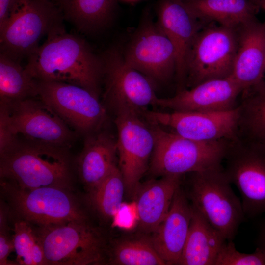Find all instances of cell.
<instances>
[{"label":"cell","instance_id":"4316f807","mask_svg":"<svg viewBox=\"0 0 265 265\" xmlns=\"http://www.w3.org/2000/svg\"><path fill=\"white\" fill-rule=\"evenodd\" d=\"M125 192L123 176L116 166L101 183L88 191L87 200L101 217L109 220L118 213Z\"/></svg>","mask_w":265,"mask_h":265},{"label":"cell","instance_id":"4fadbf2b","mask_svg":"<svg viewBox=\"0 0 265 265\" xmlns=\"http://www.w3.org/2000/svg\"><path fill=\"white\" fill-rule=\"evenodd\" d=\"M36 97L0 100L7 108L13 133L27 140L69 148L76 132L48 105Z\"/></svg>","mask_w":265,"mask_h":265},{"label":"cell","instance_id":"484cf974","mask_svg":"<svg viewBox=\"0 0 265 265\" xmlns=\"http://www.w3.org/2000/svg\"><path fill=\"white\" fill-rule=\"evenodd\" d=\"M38 96L37 81L20 62L0 53V99L15 101Z\"/></svg>","mask_w":265,"mask_h":265},{"label":"cell","instance_id":"836d02e7","mask_svg":"<svg viewBox=\"0 0 265 265\" xmlns=\"http://www.w3.org/2000/svg\"><path fill=\"white\" fill-rule=\"evenodd\" d=\"M256 247L259 248L265 253V220L260 229L256 240Z\"/></svg>","mask_w":265,"mask_h":265},{"label":"cell","instance_id":"8fae6325","mask_svg":"<svg viewBox=\"0 0 265 265\" xmlns=\"http://www.w3.org/2000/svg\"><path fill=\"white\" fill-rule=\"evenodd\" d=\"M37 81V97L76 132H96L106 119L99 97L81 87L64 82Z\"/></svg>","mask_w":265,"mask_h":265},{"label":"cell","instance_id":"e0dca14e","mask_svg":"<svg viewBox=\"0 0 265 265\" xmlns=\"http://www.w3.org/2000/svg\"><path fill=\"white\" fill-rule=\"evenodd\" d=\"M157 23L175 49L179 91L185 89L187 57L196 36L205 25L183 0H161L158 8Z\"/></svg>","mask_w":265,"mask_h":265},{"label":"cell","instance_id":"83f0119b","mask_svg":"<svg viewBox=\"0 0 265 265\" xmlns=\"http://www.w3.org/2000/svg\"><path fill=\"white\" fill-rule=\"evenodd\" d=\"M108 263L117 265H164L149 238L116 241L109 250Z\"/></svg>","mask_w":265,"mask_h":265},{"label":"cell","instance_id":"6da1fadb","mask_svg":"<svg viewBox=\"0 0 265 265\" xmlns=\"http://www.w3.org/2000/svg\"><path fill=\"white\" fill-rule=\"evenodd\" d=\"M27 58L25 68L39 81L77 85L99 97L103 80V62L86 41L68 33L64 25L53 30Z\"/></svg>","mask_w":265,"mask_h":265},{"label":"cell","instance_id":"7c38bea8","mask_svg":"<svg viewBox=\"0 0 265 265\" xmlns=\"http://www.w3.org/2000/svg\"><path fill=\"white\" fill-rule=\"evenodd\" d=\"M116 140L119 168L125 192L134 196L140 180L149 167L154 147V136L148 122L134 112H116Z\"/></svg>","mask_w":265,"mask_h":265},{"label":"cell","instance_id":"5b68a950","mask_svg":"<svg viewBox=\"0 0 265 265\" xmlns=\"http://www.w3.org/2000/svg\"><path fill=\"white\" fill-rule=\"evenodd\" d=\"M64 19L58 4L50 0H16L0 29V53L19 62L27 58Z\"/></svg>","mask_w":265,"mask_h":265},{"label":"cell","instance_id":"2e32d148","mask_svg":"<svg viewBox=\"0 0 265 265\" xmlns=\"http://www.w3.org/2000/svg\"><path fill=\"white\" fill-rule=\"evenodd\" d=\"M243 90L230 77L210 80L178 91L169 98H158L156 105L176 111L216 112L236 108Z\"/></svg>","mask_w":265,"mask_h":265},{"label":"cell","instance_id":"1f68e13d","mask_svg":"<svg viewBox=\"0 0 265 265\" xmlns=\"http://www.w3.org/2000/svg\"><path fill=\"white\" fill-rule=\"evenodd\" d=\"M9 229H0V265H15L16 262L8 260L10 253L14 250L12 236L9 233Z\"/></svg>","mask_w":265,"mask_h":265},{"label":"cell","instance_id":"7402d4cb","mask_svg":"<svg viewBox=\"0 0 265 265\" xmlns=\"http://www.w3.org/2000/svg\"><path fill=\"white\" fill-rule=\"evenodd\" d=\"M226 240L193 207L188 233L179 265H214L219 251Z\"/></svg>","mask_w":265,"mask_h":265},{"label":"cell","instance_id":"5bb4252c","mask_svg":"<svg viewBox=\"0 0 265 265\" xmlns=\"http://www.w3.org/2000/svg\"><path fill=\"white\" fill-rule=\"evenodd\" d=\"M123 56L128 65L152 81H165L176 72L174 47L157 22H143Z\"/></svg>","mask_w":265,"mask_h":265},{"label":"cell","instance_id":"8992f818","mask_svg":"<svg viewBox=\"0 0 265 265\" xmlns=\"http://www.w3.org/2000/svg\"><path fill=\"white\" fill-rule=\"evenodd\" d=\"M36 228L47 265H97L105 258V238L88 219Z\"/></svg>","mask_w":265,"mask_h":265},{"label":"cell","instance_id":"74e56055","mask_svg":"<svg viewBox=\"0 0 265 265\" xmlns=\"http://www.w3.org/2000/svg\"></svg>","mask_w":265,"mask_h":265},{"label":"cell","instance_id":"30bf717a","mask_svg":"<svg viewBox=\"0 0 265 265\" xmlns=\"http://www.w3.org/2000/svg\"><path fill=\"white\" fill-rule=\"evenodd\" d=\"M104 97L116 112L130 111L142 115L148 106L156 105L158 98L153 81L128 65L115 47L101 56Z\"/></svg>","mask_w":265,"mask_h":265},{"label":"cell","instance_id":"d6986e66","mask_svg":"<svg viewBox=\"0 0 265 265\" xmlns=\"http://www.w3.org/2000/svg\"><path fill=\"white\" fill-rule=\"evenodd\" d=\"M237 32L238 46L230 77L243 91L264 79L265 22L256 19L241 26Z\"/></svg>","mask_w":265,"mask_h":265},{"label":"cell","instance_id":"ba28073f","mask_svg":"<svg viewBox=\"0 0 265 265\" xmlns=\"http://www.w3.org/2000/svg\"><path fill=\"white\" fill-rule=\"evenodd\" d=\"M224 172L241 196L245 217L265 212V142L238 136L230 140L224 159Z\"/></svg>","mask_w":265,"mask_h":265},{"label":"cell","instance_id":"d590c367","mask_svg":"<svg viewBox=\"0 0 265 265\" xmlns=\"http://www.w3.org/2000/svg\"><path fill=\"white\" fill-rule=\"evenodd\" d=\"M53 2H55L56 3L57 2H58L59 0H50Z\"/></svg>","mask_w":265,"mask_h":265},{"label":"cell","instance_id":"e575fe53","mask_svg":"<svg viewBox=\"0 0 265 265\" xmlns=\"http://www.w3.org/2000/svg\"><path fill=\"white\" fill-rule=\"evenodd\" d=\"M259 8H262L265 11V0H250Z\"/></svg>","mask_w":265,"mask_h":265},{"label":"cell","instance_id":"f1b7e54d","mask_svg":"<svg viewBox=\"0 0 265 265\" xmlns=\"http://www.w3.org/2000/svg\"><path fill=\"white\" fill-rule=\"evenodd\" d=\"M30 224L19 219L14 222L12 238L16 262L21 265H47L43 248Z\"/></svg>","mask_w":265,"mask_h":265},{"label":"cell","instance_id":"ac0fdd59","mask_svg":"<svg viewBox=\"0 0 265 265\" xmlns=\"http://www.w3.org/2000/svg\"><path fill=\"white\" fill-rule=\"evenodd\" d=\"M192 212L193 207L181 185L176 190L166 216L150 238L166 265H179Z\"/></svg>","mask_w":265,"mask_h":265},{"label":"cell","instance_id":"44dd1931","mask_svg":"<svg viewBox=\"0 0 265 265\" xmlns=\"http://www.w3.org/2000/svg\"><path fill=\"white\" fill-rule=\"evenodd\" d=\"M182 176H162L139 184L134 196L139 226L152 232L166 216Z\"/></svg>","mask_w":265,"mask_h":265},{"label":"cell","instance_id":"d6a6232c","mask_svg":"<svg viewBox=\"0 0 265 265\" xmlns=\"http://www.w3.org/2000/svg\"><path fill=\"white\" fill-rule=\"evenodd\" d=\"M16 0H0V29L8 18Z\"/></svg>","mask_w":265,"mask_h":265},{"label":"cell","instance_id":"277c9868","mask_svg":"<svg viewBox=\"0 0 265 265\" xmlns=\"http://www.w3.org/2000/svg\"><path fill=\"white\" fill-rule=\"evenodd\" d=\"M186 195L195 208L227 240H233L245 215L223 166L187 174Z\"/></svg>","mask_w":265,"mask_h":265},{"label":"cell","instance_id":"d4e9b609","mask_svg":"<svg viewBox=\"0 0 265 265\" xmlns=\"http://www.w3.org/2000/svg\"><path fill=\"white\" fill-rule=\"evenodd\" d=\"M241 95L238 105V136L265 142V79Z\"/></svg>","mask_w":265,"mask_h":265},{"label":"cell","instance_id":"9c48e42d","mask_svg":"<svg viewBox=\"0 0 265 265\" xmlns=\"http://www.w3.org/2000/svg\"><path fill=\"white\" fill-rule=\"evenodd\" d=\"M238 46L237 30L209 24L198 32L186 64V86L229 77Z\"/></svg>","mask_w":265,"mask_h":265},{"label":"cell","instance_id":"3957f363","mask_svg":"<svg viewBox=\"0 0 265 265\" xmlns=\"http://www.w3.org/2000/svg\"><path fill=\"white\" fill-rule=\"evenodd\" d=\"M147 121L154 136L149 164L152 174L183 176L222 166L230 140L195 141Z\"/></svg>","mask_w":265,"mask_h":265},{"label":"cell","instance_id":"8d00e7d4","mask_svg":"<svg viewBox=\"0 0 265 265\" xmlns=\"http://www.w3.org/2000/svg\"></svg>","mask_w":265,"mask_h":265},{"label":"cell","instance_id":"9a60e30c","mask_svg":"<svg viewBox=\"0 0 265 265\" xmlns=\"http://www.w3.org/2000/svg\"><path fill=\"white\" fill-rule=\"evenodd\" d=\"M146 120L191 140L209 142L231 140L238 136V109L216 112L145 110Z\"/></svg>","mask_w":265,"mask_h":265},{"label":"cell","instance_id":"52a82bcc","mask_svg":"<svg viewBox=\"0 0 265 265\" xmlns=\"http://www.w3.org/2000/svg\"><path fill=\"white\" fill-rule=\"evenodd\" d=\"M0 186L17 219L37 226L88 219L72 190L55 187L25 189L3 179Z\"/></svg>","mask_w":265,"mask_h":265},{"label":"cell","instance_id":"7a4b0ae2","mask_svg":"<svg viewBox=\"0 0 265 265\" xmlns=\"http://www.w3.org/2000/svg\"><path fill=\"white\" fill-rule=\"evenodd\" d=\"M0 156L1 179L21 188L55 187L72 190L73 161L68 148L18 138Z\"/></svg>","mask_w":265,"mask_h":265},{"label":"cell","instance_id":"4dcf8cb0","mask_svg":"<svg viewBox=\"0 0 265 265\" xmlns=\"http://www.w3.org/2000/svg\"><path fill=\"white\" fill-rule=\"evenodd\" d=\"M0 154L11 147L18 139L13 132L5 105L0 102Z\"/></svg>","mask_w":265,"mask_h":265},{"label":"cell","instance_id":"603a6c76","mask_svg":"<svg viewBox=\"0 0 265 265\" xmlns=\"http://www.w3.org/2000/svg\"><path fill=\"white\" fill-rule=\"evenodd\" d=\"M183 1L204 25L214 22L235 30L256 19L259 9L250 0Z\"/></svg>","mask_w":265,"mask_h":265},{"label":"cell","instance_id":"cb8c5ba5","mask_svg":"<svg viewBox=\"0 0 265 265\" xmlns=\"http://www.w3.org/2000/svg\"><path fill=\"white\" fill-rule=\"evenodd\" d=\"M116 0H59L56 3L64 19L80 31L91 33L100 31L112 20Z\"/></svg>","mask_w":265,"mask_h":265},{"label":"cell","instance_id":"ffe728a7","mask_svg":"<svg viewBox=\"0 0 265 265\" xmlns=\"http://www.w3.org/2000/svg\"><path fill=\"white\" fill-rule=\"evenodd\" d=\"M116 140L97 131L87 135L76 160L79 178L89 191L101 183L117 166Z\"/></svg>","mask_w":265,"mask_h":265},{"label":"cell","instance_id":"f546056e","mask_svg":"<svg viewBox=\"0 0 265 265\" xmlns=\"http://www.w3.org/2000/svg\"><path fill=\"white\" fill-rule=\"evenodd\" d=\"M214 265H265V253L258 247L252 253L240 252L236 249L233 240H226Z\"/></svg>","mask_w":265,"mask_h":265}]
</instances>
